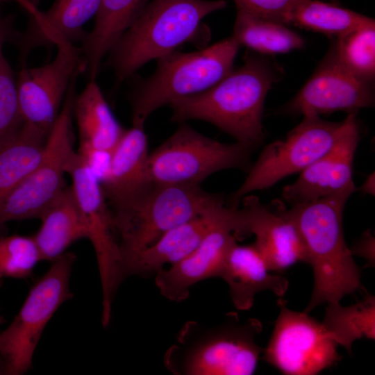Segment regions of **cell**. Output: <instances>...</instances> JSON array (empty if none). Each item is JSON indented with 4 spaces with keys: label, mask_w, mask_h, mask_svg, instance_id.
Masks as SVG:
<instances>
[{
    "label": "cell",
    "mask_w": 375,
    "mask_h": 375,
    "mask_svg": "<svg viewBox=\"0 0 375 375\" xmlns=\"http://www.w3.org/2000/svg\"><path fill=\"white\" fill-rule=\"evenodd\" d=\"M151 0H101L93 28L81 47L85 72L95 80L102 60Z\"/></svg>",
    "instance_id": "obj_23"
},
{
    "label": "cell",
    "mask_w": 375,
    "mask_h": 375,
    "mask_svg": "<svg viewBox=\"0 0 375 375\" xmlns=\"http://www.w3.org/2000/svg\"><path fill=\"white\" fill-rule=\"evenodd\" d=\"M65 172L72 178V187L87 228V239L95 252L102 292L101 324L107 327L112 318L115 296L124 280L112 213L100 181L77 151L70 155Z\"/></svg>",
    "instance_id": "obj_11"
},
{
    "label": "cell",
    "mask_w": 375,
    "mask_h": 375,
    "mask_svg": "<svg viewBox=\"0 0 375 375\" xmlns=\"http://www.w3.org/2000/svg\"><path fill=\"white\" fill-rule=\"evenodd\" d=\"M219 277L228 285L231 301L239 310H249L258 292L269 290L283 297L289 285L285 277L270 273L253 244L239 245L237 242L229 249Z\"/></svg>",
    "instance_id": "obj_21"
},
{
    "label": "cell",
    "mask_w": 375,
    "mask_h": 375,
    "mask_svg": "<svg viewBox=\"0 0 375 375\" xmlns=\"http://www.w3.org/2000/svg\"><path fill=\"white\" fill-rule=\"evenodd\" d=\"M149 155L148 172L159 185H200L207 177L228 169L249 170L253 149L224 143L195 131L185 122Z\"/></svg>",
    "instance_id": "obj_8"
},
{
    "label": "cell",
    "mask_w": 375,
    "mask_h": 375,
    "mask_svg": "<svg viewBox=\"0 0 375 375\" xmlns=\"http://www.w3.org/2000/svg\"><path fill=\"white\" fill-rule=\"evenodd\" d=\"M22 6L29 15V16L35 15L40 10L35 2L33 0H12Z\"/></svg>",
    "instance_id": "obj_36"
},
{
    "label": "cell",
    "mask_w": 375,
    "mask_h": 375,
    "mask_svg": "<svg viewBox=\"0 0 375 375\" xmlns=\"http://www.w3.org/2000/svg\"><path fill=\"white\" fill-rule=\"evenodd\" d=\"M342 63L359 78L372 83L375 76V25L351 31L333 41Z\"/></svg>",
    "instance_id": "obj_29"
},
{
    "label": "cell",
    "mask_w": 375,
    "mask_h": 375,
    "mask_svg": "<svg viewBox=\"0 0 375 375\" xmlns=\"http://www.w3.org/2000/svg\"><path fill=\"white\" fill-rule=\"evenodd\" d=\"M262 329L258 319L233 312L215 326L188 321L165 353V367L174 375H251L263 352L256 342Z\"/></svg>",
    "instance_id": "obj_4"
},
{
    "label": "cell",
    "mask_w": 375,
    "mask_h": 375,
    "mask_svg": "<svg viewBox=\"0 0 375 375\" xmlns=\"http://www.w3.org/2000/svg\"><path fill=\"white\" fill-rule=\"evenodd\" d=\"M78 133V149L111 153L126 129L110 108L96 80L77 94L73 109Z\"/></svg>",
    "instance_id": "obj_24"
},
{
    "label": "cell",
    "mask_w": 375,
    "mask_h": 375,
    "mask_svg": "<svg viewBox=\"0 0 375 375\" xmlns=\"http://www.w3.org/2000/svg\"><path fill=\"white\" fill-rule=\"evenodd\" d=\"M374 103L372 83L359 78L342 63L333 42L311 76L281 110L302 116L336 111L356 114Z\"/></svg>",
    "instance_id": "obj_14"
},
{
    "label": "cell",
    "mask_w": 375,
    "mask_h": 375,
    "mask_svg": "<svg viewBox=\"0 0 375 375\" xmlns=\"http://www.w3.org/2000/svg\"><path fill=\"white\" fill-rule=\"evenodd\" d=\"M149 155L144 126L132 125L126 129L111 152L109 167L100 182L112 208L129 201L152 183Z\"/></svg>",
    "instance_id": "obj_19"
},
{
    "label": "cell",
    "mask_w": 375,
    "mask_h": 375,
    "mask_svg": "<svg viewBox=\"0 0 375 375\" xmlns=\"http://www.w3.org/2000/svg\"><path fill=\"white\" fill-rule=\"evenodd\" d=\"M242 217L241 208L228 206L224 202L178 225L125 265L124 279L131 276L155 275L165 265H172L187 257L214 228Z\"/></svg>",
    "instance_id": "obj_17"
},
{
    "label": "cell",
    "mask_w": 375,
    "mask_h": 375,
    "mask_svg": "<svg viewBox=\"0 0 375 375\" xmlns=\"http://www.w3.org/2000/svg\"><path fill=\"white\" fill-rule=\"evenodd\" d=\"M77 78L71 82L41 160L0 204V228L12 221L39 219L66 187L65 166L74 151L72 121Z\"/></svg>",
    "instance_id": "obj_9"
},
{
    "label": "cell",
    "mask_w": 375,
    "mask_h": 375,
    "mask_svg": "<svg viewBox=\"0 0 375 375\" xmlns=\"http://www.w3.org/2000/svg\"><path fill=\"white\" fill-rule=\"evenodd\" d=\"M232 36L241 46L260 55L285 53L300 49L304 40L286 24L237 9Z\"/></svg>",
    "instance_id": "obj_25"
},
{
    "label": "cell",
    "mask_w": 375,
    "mask_h": 375,
    "mask_svg": "<svg viewBox=\"0 0 375 375\" xmlns=\"http://www.w3.org/2000/svg\"><path fill=\"white\" fill-rule=\"evenodd\" d=\"M48 135L24 122L17 138L0 151V204L40 162Z\"/></svg>",
    "instance_id": "obj_26"
},
{
    "label": "cell",
    "mask_w": 375,
    "mask_h": 375,
    "mask_svg": "<svg viewBox=\"0 0 375 375\" xmlns=\"http://www.w3.org/2000/svg\"><path fill=\"white\" fill-rule=\"evenodd\" d=\"M343 126L344 120L330 122L317 115H303L301 122L283 138L263 148L226 205L238 208L244 197L302 172L332 147Z\"/></svg>",
    "instance_id": "obj_10"
},
{
    "label": "cell",
    "mask_w": 375,
    "mask_h": 375,
    "mask_svg": "<svg viewBox=\"0 0 375 375\" xmlns=\"http://www.w3.org/2000/svg\"><path fill=\"white\" fill-rule=\"evenodd\" d=\"M4 0H0V22L2 20V17H1V3Z\"/></svg>",
    "instance_id": "obj_39"
},
{
    "label": "cell",
    "mask_w": 375,
    "mask_h": 375,
    "mask_svg": "<svg viewBox=\"0 0 375 375\" xmlns=\"http://www.w3.org/2000/svg\"><path fill=\"white\" fill-rule=\"evenodd\" d=\"M356 191H360L364 194H369L374 196L375 192V176L374 172L370 173L365 178L363 183L359 187L356 188Z\"/></svg>",
    "instance_id": "obj_35"
},
{
    "label": "cell",
    "mask_w": 375,
    "mask_h": 375,
    "mask_svg": "<svg viewBox=\"0 0 375 375\" xmlns=\"http://www.w3.org/2000/svg\"><path fill=\"white\" fill-rule=\"evenodd\" d=\"M349 197H328L283 208L301 235L314 274L307 313L321 304L340 302L362 288L360 269L343 233V212Z\"/></svg>",
    "instance_id": "obj_2"
},
{
    "label": "cell",
    "mask_w": 375,
    "mask_h": 375,
    "mask_svg": "<svg viewBox=\"0 0 375 375\" xmlns=\"http://www.w3.org/2000/svg\"><path fill=\"white\" fill-rule=\"evenodd\" d=\"M360 141L356 114L344 119L342 130L332 147L308 165L292 183L282 190L283 200L291 206L356 192L353 166Z\"/></svg>",
    "instance_id": "obj_15"
},
{
    "label": "cell",
    "mask_w": 375,
    "mask_h": 375,
    "mask_svg": "<svg viewBox=\"0 0 375 375\" xmlns=\"http://www.w3.org/2000/svg\"><path fill=\"white\" fill-rule=\"evenodd\" d=\"M39 219L41 225L32 237L41 261L53 262L74 242L88 238L87 228L72 185L62 190Z\"/></svg>",
    "instance_id": "obj_22"
},
{
    "label": "cell",
    "mask_w": 375,
    "mask_h": 375,
    "mask_svg": "<svg viewBox=\"0 0 375 375\" xmlns=\"http://www.w3.org/2000/svg\"><path fill=\"white\" fill-rule=\"evenodd\" d=\"M1 374H6V369H5L4 363L1 358L0 357V375Z\"/></svg>",
    "instance_id": "obj_37"
},
{
    "label": "cell",
    "mask_w": 375,
    "mask_h": 375,
    "mask_svg": "<svg viewBox=\"0 0 375 375\" xmlns=\"http://www.w3.org/2000/svg\"><path fill=\"white\" fill-rule=\"evenodd\" d=\"M55 58L40 67H23L16 78L17 98L24 122L49 133L72 80L85 72L81 48L70 42L56 45Z\"/></svg>",
    "instance_id": "obj_13"
},
{
    "label": "cell",
    "mask_w": 375,
    "mask_h": 375,
    "mask_svg": "<svg viewBox=\"0 0 375 375\" xmlns=\"http://www.w3.org/2000/svg\"><path fill=\"white\" fill-rule=\"evenodd\" d=\"M281 75L272 60L247 51L242 65L216 84L172 102V120L209 122L254 151L265 138L262 121L266 96Z\"/></svg>",
    "instance_id": "obj_1"
},
{
    "label": "cell",
    "mask_w": 375,
    "mask_h": 375,
    "mask_svg": "<svg viewBox=\"0 0 375 375\" xmlns=\"http://www.w3.org/2000/svg\"><path fill=\"white\" fill-rule=\"evenodd\" d=\"M224 202L222 195L206 192L200 185L152 183L129 201L113 208L123 276L125 265L166 232Z\"/></svg>",
    "instance_id": "obj_6"
},
{
    "label": "cell",
    "mask_w": 375,
    "mask_h": 375,
    "mask_svg": "<svg viewBox=\"0 0 375 375\" xmlns=\"http://www.w3.org/2000/svg\"><path fill=\"white\" fill-rule=\"evenodd\" d=\"M249 235L244 213L239 220L216 227L187 257L155 274V283L159 292L172 301L187 299L190 288L197 283L219 277L232 245L237 239Z\"/></svg>",
    "instance_id": "obj_16"
},
{
    "label": "cell",
    "mask_w": 375,
    "mask_h": 375,
    "mask_svg": "<svg viewBox=\"0 0 375 375\" xmlns=\"http://www.w3.org/2000/svg\"><path fill=\"white\" fill-rule=\"evenodd\" d=\"M307 0H233L236 9L253 15L288 24L294 9Z\"/></svg>",
    "instance_id": "obj_32"
},
{
    "label": "cell",
    "mask_w": 375,
    "mask_h": 375,
    "mask_svg": "<svg viewBox=\"0 0 375 375\" xmlns=\"http://www.w3.org/2000/svg\"><path fill=\"white\" fill-rule=\"evenodd\" d=\"M19 34L16 32L9 18L2 19L0 22V49L6 42L18 39Z\"/></svg>",
    "instance_id": "obj_34"
},
{
    "label": "cell",
    "mask_w": 375,
    "mask_h": 375,
    "mask_svg": "<svg viewBox=\"0 0 375 375\" xmlns=\"http://www.w3.org/2000/svg\"><path fill=\"white\" fill-rule=\"evenodd\" d=\"M101 0H56L46 12L30 16L28 24L18 38L20 60L40 47L57 45L62 42L83 41L87 33L84 25L95 17Z\"/></svg>",
    "instance_id": "obj_20"
},
{
    "label": "cell",
    "mask_w": 375,
    "mask_h": 375,
    "mask_svg": "<svg viewBox=\"0 0 375 375\" xmlns=\"http://www.w3.org/2000/svg\"><path fill=\"white\" fill-rule=\"evenodd\" d=\"M280 312L264 358L288 375H314L340 360L338 344L322 323L306 312L288 308L279 299Z\"/></svg>",
    "instance_id": "obj_12"
},
{
    "label": "cell",
    "mask_w": 375,
    "mask_h": 375,
    "mask_svg": "<svg viewBox=\"0 0 375 375\" xmlns=\"http://www.w3.org/2000/svg\"><path fill=\"white\" fill-rule=\"evenodd\" d=\"M76 255L66 251L51 262L49 269L34 283L18 313L0 332V357L6 374L29 371L42 333L56 310L73 298L70 278Z\"/></svg>",
    "instance_id": "obj_7"
},
{
    "label": "cell",
    "mask_w": 375,
    "mask_h": 375,
    "mask_svg": "<svg viewBox=\"0 0 375 375\" xmlns=\"http://www.w3.org/2000/svg\"><path fill=\"white\" fill-rule=\"evenodd\" d=\"M41 261L32 236H0V280L27 278Z\"/></svg>",
    "instance_id": "obj_31"
},
{
    "label": "cell",
    "mask_w": 375,
    "mask_h": 375,
    "mask_svg": "<svg viewBox=\"0 0 375 375\" xmlns=\"http://www.w3.org/2000/svg\"><path fill=\"white\" fill-rule=\"evenodd\" d=\"M290 24L338 38L358 28L375 25V22L371 17L333 3L307 0L292 12Z\"/></svg>",
    "instance_id": "obj_27"
},
{
    "label": "cell",
    "mask_w": 375,
    "mask_h": 375,
    "mask_svg": "<svg viewBox=\"0 0 375 375\" xmlns=\"http://www.w3.org/2000/svg\"><path fill=\"white\" fill-rule=\"evenodd\" d=\"M240 47L231 35L197 51H175L157 59L153 73L139 80L130 94L132 125L144 126L158 108L216 84L233 69Z\"/></svg>",
    "instance_id": "obj_5"
},
{
    "label": "cell",
    "mask_w": 375,
    "mask_h": 375,
    "mask_svg": "<svg viewBox=\"0 0 375 375\" xmlns=\"http://www.w3.org/2000/svg\"><path fill=\"white\" fill-rule=\"evenodd\" d=\"M225 0H151L108 53L118 87L140 67L192 41Z\"/></svg>",
    "instance_id": "obj_3"
},
{
    "label": "cell",
    "mask_w": 375,
    "mask_h": 375,
    "mask_svg": "<svg viewBox=\"0 0 375 375\" xmlns=\"http://www.w3.org/2000/svg\"><path fill=\"white\" fill-rule=\"evenodd\" d=\"M24 120L17 98L16 78L0 49V151L19 135Z\"/></svg>",
    "instance_id": "obj_30"
},
{
    "label": "cell",
    "mask_w": 375,
    "mask_h": 375,
    "mask_svg": "<svg viewBox=\"0 0 375 375\" xmlns=\"http://www.w3.org/2000/svg\"><path fill=\"white\" fill-rule=\"evenodd\" d=\"M241 201L250 235L256 238L253 244L270 271H282L299 262H308L301 235L282 205H276L274 210L251 194Z\"/></svg>",
    "instance_id": "obj_18"
},
{
    "label": "cell",
    "mask_w": 375,
    "mask_h": 375,
    "mask_svg": "<svg viewBox=\"0 0 375 375\" xmlns=\"http://www.w3.org/2000/svg\"><path fill=\"white\" fill-rule=\"evenodd\" d=\"M374 297L367 294L363 300L349 306L328 303L322 324L338 346L350 353L356 340H374Z\"/></svg>",
    "instance_id": "obj_28"
},
{
    "label": "cell",
    "mask_w": 375,
    "mask_h": 375,
    "mask_svg": "<svg viewBox=\"0 0 375 375\" xmlns=\"http://www.w3.org/2000/svg\"><path fill=\"white\" fill-rule=\"evenodd\" d=\"M353 255L358 254L365 257L372 262L374 258V238L372 233L366 231L364 233L359 241L355 244L353 249H350Z\"/></svg>",
    "instance_id": "obj_33"
},
{
    "label": "cell",
    "mask_w": 375,
    "mask_h": 375,
    "mask_svg": "<svg viewBox=\"0 0 375 375\" xmlns=\"http://www.w3.org/2000/svg\"><path fill=\"white\" fill-rule=\"evenodd\" d=\"M5 323V319L2 315H0V325Z\"/></svg>",
    "instance_id": "obj_38"
}]
</instances>
